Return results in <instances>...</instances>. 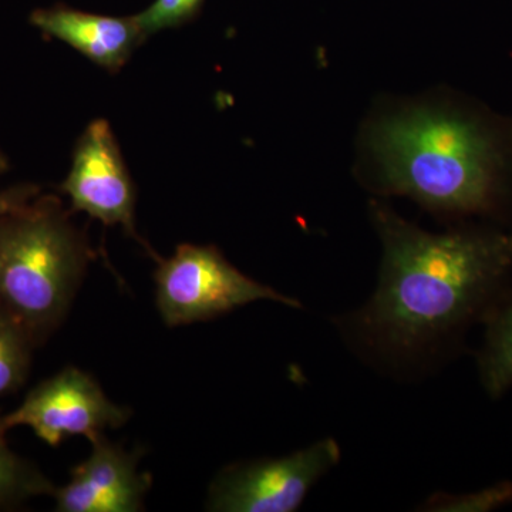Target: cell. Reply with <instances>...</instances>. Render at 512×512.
<instances>
[{"instance_id": "cell-1", "label": "cell", "mask_w": 512, "mask_h": 512, "mask_svg": "<svg viewBox=\"0 0 512 512\" xmlns=\"http://www.w3.org/2000/svg\"><path fill=\"white\" fill-rule=\"evenodd\" d=\"M383 244L375 295L360 312V326L397 353L433 345L503 299L512 272V231L468 228L430 234L373 204Z\"/></svg>"}, {"instance_id": "cell-2", "label": "cell", "mask_w": 512, "mask_h": 512, "mask_svg": "<svg viewBox=\"0 0 512 512\" xmlns=\"http://www.w3.org/2000/svg\"><path fill=\"white\" fill-rule=\"evenodd\" d=\"M382 187L453 215L495 214L510 201L512 124L468 107L412 109L370 134Z\"/></svg>"}, {"instance_id": "cell-3", "label": "cell", "mask_w": 512, "mask_h": 512, "mask_svg": "<svg viewBox=\"0 0 512 512\" xmlns=\"http://www.w3.org/2000/svg\"><path fill=\"white\" fill-rule=\"evenodd\" d=\"M92 256L56 195L0 215V302L37 348L62 326Z\"/></svg>"}, {"instance_id": "cell-4", "label": "cell", "mask_w": 512, "mask_h": 512, "mask_svg": "<svg viewBox=\"0 0 512 512\" xmlns=\"http://www.w3.org/2000/svg\"><path fill=\"white\" fill-rule=\"evenodd\" d=\"M154 281L157 309L168 328L205 322L258 301L301 308L296 299L242 274L212 245H178L171 258L158 259Z\"/></svg>"}, {"instance_id": "cell-5", "label": "cell", "mask_w": 512, "mask_h": 512, "mask_svg": "<svg viewBox=\"0 0 512 512\" xmlns=\"http://www.w3.org/2000/svg\"><path fill=\"white\" fill-rule=\"evenodd\" d=\"M339 461V444L325 439L286 457L231 464L212 481L205 507L214 512L296 511Z\"/></svg>"}, {"instance_id": "cell-6", "label": "cell", "mask_w": 512, "mask_h": 512, "mask_svg": "<svg viewBox=\"0 0 512 512\" xmlns=\"http://www.w3.org/2000/svg\"><path fill=\"white\" fill-rule=\"evenodd\" d=\"M130 417L131 410L111 402L92 375L67 366L33 387L3 423L8 430L29 427L43 443L59 447L69 437L90 441L104 430L120 429Z\"/></svg>"}, {"instance_id": "cell-7", "label": "cell", "mask_w": 512, "mask_h": 512, "mask_svg": "<svg viewBox=\"0 0 512 512\" xmlns=\"http://www.w3.org/2000/svg\"><path fill=\"white\" fill-rule=\"evenodd\" d=\"M59 190L70 198L73 212H86L107 227L120 225L144 244L136 228V185L106 120H94L83 131L74 147L72 168ZM144 247L156 262L160 259L148 245Z\"/></svg>"}, {"instance_id": "cell-8", "label": "cell", "mask_w": 512, "mask_h": 512, "mask_svg": "<svg viewBox=\"0 0 512 512\" xmlns=\"http://www.w3.org/2000/svg\"><path fill=\"white\" fill-rule=\"evenodd\" d=\"M92 454L70 471L69 484L57 487V512H138L153 478L138 470L143 451H127L100 434Z\"/></svg>"}, {"instance_id": "cell-9", "label": "cell", "mask_w": 512, "mask_h": 512, "mask_svg": "<svg viewBox=\"0 0 512 512\" xmlns=\"http://www.w3.org/2000/svg\"><path fill=\"white\" fill-rule=\"evenodd\" d=\"M30 23L110 73L120 72L147 39L136 16L114 18L62 5L33 10Z\"/></svg>"}, {"instance_id": "cell-10", "label": "cell", "mask_w": 512, "mask_h": 512, "mask_svg": "<svg viewBox=\"0 0 512 512\" xmlns=\"http://www.w3.org/2000/svg\"><path fill=\"white\" fill-rule=\"evenodd\" d=\"M487 332L478 372L485 393L498 399L512 387V295L503 296L485 318Z\"/></svg>"}, {"instance_id": "cell-11", "label": "cell", "mask_w": 512, "mask_h": 512, "mask_svg": "<svg viewBox=\"0 0 512 512\" xmlns=\"http://www.w3.org/2000/svg\"><path fill=\"white\" fill-rule=\"evenodd\" d=\"M8 431L0 416V510L20 507L43 495L52 497L57 488L36 464L9 447Z\"/></svg>"}, {"instance_id": "cell-12", "label": "cell", "mask_w": 512, "mask_h": 512, "mask_svg": "<svg viewBox=\"0 0 512 512\" xmlns=\"http://www.w3.org/2000/svg\"><path fill=\"white\" fill-rule=\"evenodd\" d=\"M35 349L29 330L0 302V397L18 392L26 383Z\"/></svg>"}, {"instance_id": "cell-13", "label": "cell", "mask_w": 512, "mask_h": 512, "mask_svg": "<svg viewBox=\"0 0 512 512\" xmlns=\"http://www.w3.org/2000/svg\"><path fill=\"white\" fill-rule=\"evenodd\" d=\"M512 503V483H498L477 493L464 495H436L429 507L433 511H493Z\"/></svg>"}, {"instance_id": "cell-14", "label": "cell", "mask_w": 512, "mask_h": 512, "mask_svg": "<svg viewBox=\"0 0 512 512\" xmlns=\"http://www.w3.org/2000/svg\"><path fill=\"white\" fill-rule=\"evenodd\" d=\"M204 0H156L136 19L146 37L165 29L177 28L194 18Z\"/></svg>"}, {"instance_id": "cell-15", "label": "cell", "mask_w": 512, "mask_h": 512, "mask_svg": "<svg viewBox=\"0 0 512 512\" xmlns=\"http://www.w3.org/2000/svg\"><path fill=\"white\" fill-rule=\"evenodd\" d=\"M42 194V188L37 184L23 183L0 191V215L23 207Z\"/></svg>"}, {"instance_id": "cell-16", "label": "cell", "mask_w": 512, "mask_h": 512, "mask_svg": "<svg viewBox=\"0 0 512 512\" xmlns=\"http://www.w3.org/2000/svg\"><path fill=\"white\" fill-rule=\"evenodd\" d=\"M10 170L9 157L6 156L5 151L0 147V175L8 173Z\"/></svg>"}]
</instances>
